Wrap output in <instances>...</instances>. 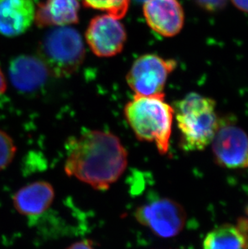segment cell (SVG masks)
<instances>
[{"mask_svg":"<svg viewBox=\"0 0 248 249\" xmlns=\"http://www.w3.org/2000/svg\"><path fill=\"white\" fill-rule=\"evenodd\" d=\"M66 148V174L95 190L110 188L127 166L126 148L110 132L89 131L71 137Z\"/></svg>","mask_w":248,"mask_h":249,"instance_id":"cell-1","label":"cell"},{"mask_svg":"<svg viewBox=\"0 0 248 249\" xmlns=\"http://www.w3.org/2000/svg\"><path fill=\"white\" fill-rule=\"evenodd\" d=\"M174 108L164 101V94L134 95L124 107V116L139 141L153 142L162 155L168 153Z\"/></svg>","mask_w":248,"mask_h":249,"instance_id":"cell-2","label":"cell"},{"mask_svg":"<svg viewBox=\"0 0 248 249\" xmlns=\"http://www.w3.org/2000/svg\"><path fill=\"white\" fill-rule=\"evenodd\" d=\"M173 108L180 132L181 148L203 150L213 141L220 121L215 112V102L191 93L177 102Z\"/></svg>","mask_w":248,"mask_h":249,"instance_id":"cell-3","label":"cell"},{"mask_svg":"<svg viewBox=\"0 0 248 249\" xmlns=\"http://www.w3.org/2000/svg\"><path fill=\"white\" fill-rule=\"evenodd\" d=\"M39 53L51 74L64 78L72 75L84 61V43L74 28L56 27L42 38Z\"/></svg>","mask_w":248,"mask_h":249,"instance_id":"cell-4","label":"cell"},{"mask_svg":"<svg viewBox=\"0 0 248 249\" xmlns=\"http://www.w3.org/2000/svg\"><path fill=\"white\" fill-rule=\"evenodd\" d=\"M136 219L160 238L177 235L185 227L186 214L179 203L168 197H156L136 209Z\"/></svg>","mask_w":248,"mask_h":249,"instance_id":"cell-5","label":"cell"},{"mask_svg":"<svg viewBox=\"0 0 248 249\" xmlns=\"http://www.w3.org/2000/svg\"><path fill=\"white\" fill-rule=\"evenodd\" d=\"M176 61L156 54L141 56L134 61L126 74V83L135 95L155 96L163 94L169 75Z\"/></svg>","mask_w":248,"mask_h":249,"instance_id":"cell-6","label":"cell"},{"mask_svg":"<svg viewBox=\"0 0 248 249\" xmlns=\"http://www.w3.org/2000/svg\"><path fill=\"white\" fill-rule=\"evenodd\" d=\"M212 142L218 165L228 169L248 168V136L242 128L219 121Z\"/></svg>","mask_w":248,"mask_h":249,"instance_id":"cell-7","label":"cell"},{"mask_svg":"<svg viewBox=\"0 0 248 249\" xmlns=\"http://www.w3.org/2000/svg\"><path fill=\"white\" fill-rule=\"evenodd\" d=\"M87 44L99 57H110L124 50L126 40V29L120 19L109 14L94 17L86 32Z\"/></svg>","mask_w":248,"mask_h":249,"instance_id":"cell-8","label":"cell"},{"mask_svg":"<svg viewBox=\"0 0 248 249\" xmlns=\"http://www.w3.org/2000/svg\"><path fill=\"white\" fill-rule=\"evenodd\" d=\"M143 11L148 26L162 36L172 37L182 29L185 16L177 0H147Z\"/></svg>","mask_w":248,"mask_h":249,"instance_id":"cell-9","label":"cell"},{"mask_svg":"<svg viewBox=\"0 0 248 249\" xmlns=\"http://www.w3.org/2000/svg\"><path fill=\"white\" fill-rule=\"evenodd\" d=\"M9 79L12 86L22 93H33L46 83L50 70L40 56L20 55L10 62Z\"/></svg>","mask_w":248,"mask_h":249,"instance_id":"cell-10","label":"cell"},{"mask_svg":"<svg viewBox=\"0 0 248 249\" xmlns=\"http://www.w3.org/2000/svg\"><path fill=\"white\" fill-rule=\"evenodd\" d=\"M33 0H0V34L16 37L25 33L35 19Z\"/></svg>","mask_w":248,"mask_h":249,"instance_id":"cell-11","label":"cell"},{"mask_svg":"<svg viewBox=\"0 0 248 249\" xmlns=\"http://www.w3.org/2000/svg\"><path fill=\"white\" fill-rule=\"evenodd\" d=\"M55 197V191L48 181H38L19 189L13 196V204L19 214L37 216L46 212Z\"/></svg>","mask_w":248,"mask_h":249,"instance_id":"cell-12","label":"cell"},{"mask_svg":"<svg viewBox=\"0 0 248 249\" xmlns=\"http://www.w3.org/2000/svg\"><path fill=\"white\" fill-rule=\"evenodd\" d=\"M78 0H45L35 8V24L39 28L66 27L79 21Z\"/></svg>","mask_w":248,"mask_h":249,"instance_id":"cell-13","label":"cell"},{"mask_svg":"<svg viewBox=\"0 0 248 249\" xmlns=\"http://www.w3.org/2000/svg\"><path fill=\"white\" fill-rule=\"evenodd\" d=\"M203 249H248V221L240 219L237 225L223 224L209 232Z\"/></svg>","mask_w":248,"mask_h":249,"instance_id":"cell-14","label":"cell"},{"mask_svg":"<svg viewBox=\"0 0 248 249\" xmlns=\"http://www.w3.org/2000/svg\"><path fill=\"white\" fill-rule=\"evenodd\" d=\"M83 4L92 9L107 12L116 19L125 17L128 11L130 0H82Z\"/></svg>","mask_w":248,"mask_h":249,"instance_id":"cell-15","label":"cell"},{"mask_svg":"<svg viewBox=\"0 0 248 249\" xmlns=\"http://www.w3.org/2000/svg\"><path fill=\"white\" fill-rule=\"evenodd\" d=\"M17 153V147L9 135L0 130V171L12 163Z\"/></svg>","mask_w":248,"mask_h":249,"instance_id":"cell-16","label":"cell"},{"mask_svg":"<svg viewBox=\"0 0 248 249\" xmlns=\"http://www.w3.org/2000/svg\"><path fill=\"white\" fill-rule=\"evenodd\" d=\"M199 7L208 12H218L223 9L227 0H195Z\"/></svg>","mask_w":248,"mask_h":249,"instance_id":"cell-17","label":"cell"},{"mask_svg":"<svg viewBox=\"0 0 248 249\" xmlns=\"http://www.w3.org/2000/svg\"><path fill=\"white\" fill-rule=\"evenodd\" d=\"M66 249H94L93 244L89 240H81L70 245Z\"/></svg>","mask_w":248,"mask_h":249,"instance_id":"cell-18","label":"cell"},{"mask_svg":"<svg viewBox=\"0 0 248 249\" xmlns=\"http://www.w3.org/2000/svg\"><path fill=\"white\" fill-rule=\"evenodd\" d=\"M234 6L242 12L248 13V0H231Z\"/></svg>","mask_w":248,"mask_h":249,"instance_id":"cell-19","label":"cell"},{"mask_svg":"<svg viewBox=\"0 0 248 249\" xmlns=\"http://www.w3.org/2000/svg\"><path fill=\"white\" fill-rule=\"evenodd\" d=\"M6 88H7V85H6L4 74H3L2 70L0 68V94L4 93Z\"/></svg>","mask_w":248,"mask_h":249,"instance_id":"cell-20","label":"cell"},{"mask_svg":"<svg viewBox=\"0 0 248 249\" xmlns=\"http://www.w3.org/2000/svg\"><path fill=\"white\" fill-rule=\"evenodd\" d=\"M140 1H144V2H145V1H147V0H140Z\"/></svg>","mask_w":248,"mask_h":249,"instance_id":"cell-21","label":"cell"},{"mask_svg":"<svg viewBox=\"0 0 248 249\" xmlns=\"http://www.w3.org/2000/svg\"></svg>","mask_w":248,"mask_h":249,"instance_id":"cell-22","label":"cell"}]
</instances>
